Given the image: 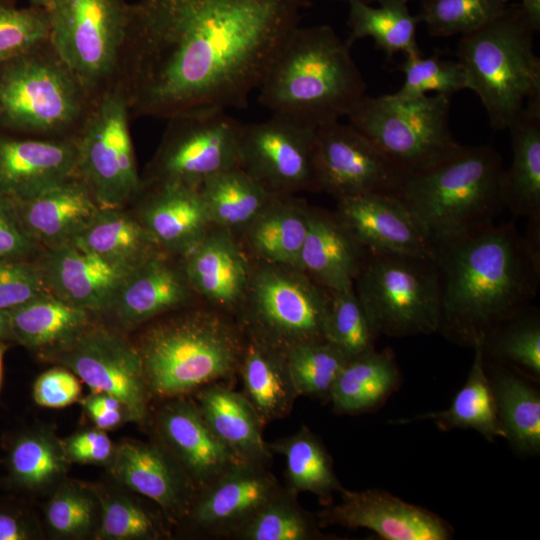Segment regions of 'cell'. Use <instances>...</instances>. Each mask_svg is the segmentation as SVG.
Instances as JSON below:
<instances>
[{"label":"cell","instance_id":"cell-9","mask_svg":"<svg viewBox=\"0 0 540 540\" xmlns=\"http://www.w3.org/2000/svg\"><path fill=\"white\" fill-rule=\"evenodd\" d=\"M330 292L301 269L252 260L248 289L236 320L244 333L285 352L325 340Z\"/></svg>","mask_w":540,"mask_h":540},{"label":"cell","instance_id":"cell-58","mask_svg":"<svg viewBox=\"0 0 540 540\" xmlns=\"http://www.w3.org/2000/svg\"><path fill=\"white\" fill-rule=\"evenodd\" d=\"M10 336L7 314L0 311V338Z\"/></svg>","mask_w":540,"mask_h":540},{"label":"cell","instance_id":"cell-15","mask_svg":"<svg viewBox=\"0 0 540 540\" xmlns=\"http://www.w3.org/2000/svg\"><path fill=\"white\" fill-rule=\"evenodd\" d=\"M315 149L316 128L285 116L242 126L241 168L273 195L318 191Z\"/></svg>","mask_w":540,"mask_h":540},{"label":"cell","instance_id":"cell-12","mask_svg":"<svg viewBox=\"0 0 540 540\" xmlns=\"http://www.w3.org/2000/svg\"><path fill=\"white\" fill-rule=\"evenodd\" d=\"M130 118L126 97L115 84L96 100L77 136L76 176L101 208H124L143 190Z\"/></svg>","mask_w":540,"mask_h":540},{"label":"cell","instance_id":"cell-36","mask_svg":"<svg viewBox=\"0 0 540 540\" xmlns=\"http://www.w3.org/2000/svg\"><path fill=\"white\" fill-rule=\"evenodd\" d=\"M268 447L273 455L279 454L285 459V489L292 494L309 492L328 506L333 494L343 489L328 450L307 426L268 443Z\"/></svg>","mask_w":540,"mask_h":540},{"label":"cell","instance_id":"cell-27","mask_svg":"<svg viewBox=\"0 0 540 540\" xmlns=\"http://www.w3.org/2000/svg\"><path fill=\"white\" fill-rule=\"evenodd\" d=\"M37 265L51 294L91 314L108 312L126 276L71 244L44 249Z\"/></svg>","mask_w":540,"mask_h":540},{"label":"cell","instance_id":"cell-26","mask_svg":"<svg viewBox=\"0 0 540 540\" xmlns=\"http://www.w3.org/2000/svg\"><path fill=\"white\" fill-rule=\"evenodd\" d=\"M10 201L26 233L44 249L69 244L100 208L76 175L30 197Z\"/></svg>","mask_w":540,"mask_h":540},{"label":"cell","instance_id":"cell-48","mask_svg":"<svg viewBox=\"0 0 540 540\" xmlns=\"http://www.w3.org/2000/svg\"><path fill=\"white\" fill-rule=\"evenodd\" d=\"M483 348L539 377L540 324L536 311L528 306L501 323L484 339Z\"/></svg>","mask_w":540,"mask_h":540},{"label":"cell","instance_id":"cell-7","mask_svg":"<svg viewBox=\"0 0 540 540\" xmlns=\"http://www.w3.org/2000/svg\"><path fill=\"white\" fill-rule=\"evenodd\" d=\"M533 34L519 7L509 6L460 39L458 61L494 129L508 128L527 101L540 97V60L533 49Z\"/></svg>","mask_w":540,"mask_h":540},{"label":"cell","instance_id":"cell-52","mask_svg":"<svg viewBox=\"0 0 540 540\" xmlns=\"http://www.w3.org/2000/svg\"><path fill=\"white\" fill-rule=\"evenodd\" d=\"M81 395L78 377L59 366L42 373L33 386L35 402L46 408H63L76 402Z\"/></svg>","mask_w":540,"mask_h":540},{"label":"cell","instance_id":"cell-60","mask_svg":"<svg viewBox=\"0 0 540 540\" xmlns=\"http://www.w3.org/2000/svg\"><path fill=\"white\" fill-rule=\"evenodd\" d=\"M6 350H7L6 344L0 340V382H1V377H2L3 358H4Z\"/></svg>","mask_w":540,"mask_h":540},{"label":"cell","instance_id":"cell-13","mask_svg":"<svg viewBox=\"0 0 540 540\" xmlns=\"http://www.w3.org/2000/svg\"><path fill=\"white\" fill-rule=\"evenodd\" d=\"M167 120L142 177L143 185L170 183L198 188L219 172L241 167L243 124L226 110L188 111Z\"/></svg>","mask_w":540,"mask_h":540},{"label":"cell","instance_id":"cell-43","mask_svg":"<svg viewBox=\"0 0 540 540\" xmlns=\"http://www.w3.org/2000/svg\"><path fill=\"white\" fill-rule=\"evenodd\" d=\"M68 464L61 440L46 430L24 434L15 441L9 454L12 478L32 490L55 484L67 471Z\"/></svg>","mask_w":540,"mask_h":540},{"label":"cell","instance_id":"cell-42","mask_svg":"<svg viewBox=\"0 0 540 540\" xmlns=\"http://www.w3.org/2000/svg\"><path fill=\"white\" fill-rule=\"evenodd\" d=\"M100 500V522L95 538L100 540H159L170 536L166 515L120 493L95 489Z\"/></svg>","mask_w":540,"mask_h":540},{"label":"cell","instance_id":"cell-3","mask_svg":"<svg viewBox=\"0 0 540 540\" xmlns=\"http://www.w3.org/2000/svg\"><path fill=\"white\" fill-rule=\"evenodd\" d=\"M350 46L328 25L298 26L267 68L259 102L316 129L347 117L366 90Z\"/></svg>","mask_w":540,"mask_h":540},{"label":"cell","instance_id":"cell-30","mask_svg":"<svg viewBox=\"0 0 540 540\" xmlns=\"http://www.w3.org/2000/svg\"><path fill=\"white\" fill-rule=\"evenodd\" d=\"M127 275L162 252L136 214L124 208H99L69 243Z\"/></svg>","mask_w":540,"mask_h":540},{"label":"cell","instance_id":"cell-29","mask_svg":"<svg viewBox=\"0 0 540 540\" xmlns=\"http://www.w3.org/2000/svg\"><path fill=\"white\" fill-rule=\"evenodd\" d=\"M193 394L205 422L240 461L270 466L273 454L263 438L264 425L242 392L217 382Z\"/></svg>","mask_w":540,"mask_h":540},{"label":"cell","instance_id":"cell-59","mask_svg":"<svg viewBox=\"0 0 540 540\" xmlns=\"http://www.w3.org/2000/svg\"><path fill=\"white\" fill-rule=\"evenodd\" d=\"M31 6L48 9L53 0H28Z\"/></svg>","mask_w":540,"mask_h":540},{"label":"cell","instance_id":"cell-62","mask_svg":"<svg viewBox=\"0 0 540 540\" xmlns=\"http://www.w3.org/2000/svg\"><path fill=\"white\" fill-rule=\"evenodd\" d=\"M360 1L365 2V3H367V4H371V3H373V2H378V1H380V0H360ZM407 1H409V0H407Z\"/></svg>","mask_w":540,"mask_h":540},{"label":"cell","instance_id":"cell-24","mask_svg":"<svg viewBox=\"0 0 540 540\" xmlns=\"http://www.w3.org/2000/svg\"><path fill=\"white\" fill-rule=\"evenodd\" d=\"M77 137L0 135V194L18 200L76 175Z\"/></svg>","mask_w":540,"mask_h":540},{"label":"cell","instance_id":"cell-41","mask_svg":"<svg viewBox=\"0 0 540 540\" xmlns=\"http://www.w3.org/2000/svg\"><path fill=\"white\" fill-rule=\"evenodd\" d=\"M316 516L305 510L297 495L284 489L266 503L247 523L238 529L232 540H322Z\"/></svg>","mask_w":540,"mask_h":540},{"label":"cell","instance_id":"cell-21","mask_svg":"<svg viewBox=\"0 0 540 540\" xmlns=\"http://www.w3.org/2000/svg\"><path fill=\"white\" fill-rule=\"evenodd\" d=\"M108 466L119 483L156 504L172 524H180L186 517L197 491L156 440L121 442Z\"/></svg>","mask_w":540,"mask_h":540},{"label":"cell","instance_id":"cell-16","mask_svg":"<svg viewBox=\"0 0 540 540\" xmlns=\"http://www.w3.org/2000/svg\"><path fill=\"white\" fill-rule=\"evenodd\" d=\"M317 190L336 200L366 193H391L401 175L382 152L351 124L316 129Z\"/></svg>","mask_w":540,"mask_h":540},{"label":"cell","instance_id":"cell-32","mask_svg":"<svg viewBox=\"0 0 540 540\" xmlns=\"http://www.w3.org/2000/svg\"><path fill=\"white\" fill-rule=\"evenodd\" d=\"M237 376L264 426L291 413L299 395L285 352L245 334Z\"/></svg>","mask_w":540,"mask_h":540},{"label":"cell","instance_id":"cell-44","mask_svg":"<svg viewBox=\"0 0 540 540\" xmlns=\"http://www.w3.org/2000/svg\"><path fill=\"white\" fill-rule=\"evenodd\" d=\"M285 355L298 395L326 401L349 360L326 340L295 345L286 350Z\"/></svg>","mask_w":540,"mask_h":540},{"label":"cell","instance_id":"cell-45","mask_svg":"<svg viewBox=\"0 0 540 540\" xmlns=\"http://www.w3.org/2000/svg\"><path fill=\"white\" fill-rule=\"evenodd\" d=\"M101 505L94 488L78 483H64L45 506V519L51 532L66 539L95 536L100 522Z\"/></svg>","mask_w":540,"mask_h":540},{"label":"cell","instance_id":"cell-20","mask_svg":"<svg viewBox=\"0 0 540 540\" xmlns=\"http://www.w3.org/2000/svg\"><path fill=\"white\" fill-rule=\"evenodd\" d=\"M186 278L206 305L234 318L243 304L252 259L239 237L211 226L201 240L180 257Z\"/></svg>","mask_w":540,"mask_h":540},{"label":"cell","instance_id":"cell-25","mask_svg":"<svg viewBox=\"0 0 540 540\" xmlns=\"http://www.w3.org/2000/svg\"><path fill=\"white\" fill-rule=\"evenodd\" d=\"M137 217L159 249L181 257L212 226L198 188L180 184L144 185Z\"/></svg>","mask_w":540,"mask_h":540},{"label":"cell","instance_id":"cell-37","mask_svg":"<svg viewBox=\"0 0 540 540\" xmlns=\"http://www.w3.org/2000/svg\"><path fill=\"white\" fill-rule=\"evenodd\" d=\"M198 191L213 226L239 236L277 195L271 194L241 167L206 179Z\"/></svg>","mask_w":540,"mask_h":540},{"label":"cell","instance_id":"cell-53","mask_svg":"<svg viewBox=\"0 0 540 540\" xmlns=\"http://www.w3.org/2000/svg\"><path fill=\"white\" fill-rule=\"evenodd\" d=\"M61 442L69 463L109 465L116 448L105 431L97 427L76 432Z\"/></svg>","mask_w":540,"mask_h":540},{"label":"cell","instance_id":"cell-33","mask_svg":"<svg viewBox=\"0 0 540 540\" xmlns=\"http://www.w3.org/2000/svg\"><path fill=\"white\" fill-rule=\"evenodd\" d=\"M508 128L513 158L502 177L504 206L514 216L540 221V97L527 101Z\"/></svg>","mask_w":540,"mask_h":540},{"label":"cell","instance_id":"cell-55","mask_svg":"<svg viewBox=\"0 0 540 540\" xmlns=\"http://www.w3.org/2000/svg\"><path fill=\"white\" fill-rule=\"evenodd\" d=\"M81 403L95 426L104 431L129 421L121 402L108 394L92 392Z\"/></svg>","mask_w":540,"mask_h":540},{"label":"cell","instance_id":"cell-50","mask_svg":"<svg viewBox=\"0 0 540 540\" xmlns=\"http://www.w3.org/2000/svg\"><path fill=\"white\" fill-rule=\"evenodd\" d=\"M49 39L47 9L0 6V64L29 53Z\"/></svg>","mask_w":540,"mask_h":540},{"label":"cell","instance_id":"cell-14","mask_svg":"<svg viewBox=\"0 0 540 540\" xmlns=\"http://www.w3.org/2000/svg\"><path fill=\"white\" fill-rule=\"evenodd\" d=\"M48 359L73 372L94 393L121 402L129 421L145 423L152 395L135 343L104 326L89 325Z\"/></svg>","mask_w":540,"mask_h":540},{"label":"cell","instance_id":"cell-17","mask_svg":"<svg viewBox=\"0 0 540 540\" xmlns=\"http://www.w3.org/2000/svg\"><path fill=\"white\" fill-rule=\"evenodd\" d=\"M283 489L269 467L240 462L196 493L181 523L199 536L230 539Z\"/></svg>","mask_w":540,"mask_h":540},{"label":"cell","instance_id":"cell-63","mask_svg":"<svg viewBox=\"0 0 540 540\" xmlns=\"http://www.w3.org/2000/svg\"><path fill=\"white\" fill-rule=\"evenodd\" d=\"M345 1L349 2L350 0H345Z\"/></svg>","mask_w":540,"mask_h":540},{"label":"cell","instance_id":"cell-19","mask_svg":"<svg viewBox=\"0 0 540 540\" xmlns=\"http://www.w3.org/2000/svg\"><path fill=\"white\" fill-rule=\"evenodd\" d=\"M164 400L154 419L156 441L176 460L197 492L242 462L214 434L195 400L188 396Z\"/></svg>","mask_w":540,"mask_h":540},{"label":"cell","instance_id":"cell-1","mask_svg":"<svg viewBox=\"0 0 540 540\" xmlns=\"http://www.w3.org/2000/svg\"><path fill=\"white\" fill-rule=\"evenodd\" d=\"M306 0L130 4L118 84L132 117L243 108L299 26Z\"/></svg>","mask_w":540,"mask_h":540},{"label":"cell","instance_id":"cell-47","mask_svg":"<svg viewBox=\"0 0 540 540\" xmlns=\"http://www.w3.org/2000/svg\"><path fill=\"white\" fill-rule=\"evenodd\" d=\"M377 337L354 286L330 292L325 340L348 359L374 349Z\"/></svg>","mask_w":540,"mask_h":540},{"label":"cell","instance_id":"cell-54","mask_svg":"<svg viewBox=\"0 0 540 540\" xmlns=\"http://www.w3.org/2000/svg\"><path fill=\"white\" fill-rule=\"evenodd\" d=\"M37 246L22 227L10 199L0 194V259H21Z\"/></svg>","mask_w":540,"mask_h":540},{"label":"cell","instance_id":"cell-46","mask_svg":"<svg viewBox=\"0 0 540 540\" xmlns=\"http://www.w3.org/2000/svg\"><path fill=\"white\" fill-rule=\"evenodd\" d=\"M510 0H421L419 21L437 37L472 33L499 17Z\"/></svg>","mask_w":540,"mask_h":540},{"label":"cell","instance_id":"cell-4","mask_svg":"<svg viewBox=\"0 0 540 540\" xmlns=\"http://www.w3.org/2000/svg\"><path fill=\"white\" fill-rule=\"evenodd\" d=\"M161 316L135 343L152 397L189 396L237 377L245 333L237 320L208 305Z\"/></svg>","mask_w":540,"mask_h":540},{"label":"cell","instance_id":"cell-34","mask_svg":"<svg viewBox=\"0 0 540 540\" xmlns=\"http://www.w3.org/2000/svg\"><path fill=\"white\" fill-rule=\"evenodd\" d=\"M6 314L10 336L47 359L71 344L91 325L92 315L51 293Z\"/></svg>","mask_w":540,"mask_h":540},{"label":"cell","instance_id":"cell-51","mask_svg":"<svg viewBox=\"0 0 540 540\" xmlns=\"http://www.w3.org/2000/svg\"><path fill=\"white\" fill-rule=\"evenodd\" d=\"M50 293L37 263L21 259H0V311L8 313Z\"/></svg>","mask_w":540,"mask_h":540},{"label":"cell","instance_id":"cell-39","mask_svg":"<svg viewBox=\"0 0 540 540\" xmlns=\"http://www.w3.org/2000/svg\"><path fill=\"white\" fill-rule=\"evenodd\" d=\"M348 3V43L369 37L388 58L397 53L404 56L422 54L416 40L419 18L410 14L407 0H380L379 7L360 0Z\"/></svg>","mask_w":540,"mask_h":540},{"label":"cell","instance_id":"cell-31","mask_svg":"<svg viewBox=\"0 0 540 540\" xmlns=\"http://www.w3.org/2000/svg\"><path fill=\"white\" fill-rule=\"evenodd\" d=\"M309 210L294 195L274 196L238 236L250 258L298 268Z\"/></svg>","mask_w":540,"mask_h":540},{"label":"cell","instance_id":"cell-8","mask_svg":"<svg viewBox=\"0 0 540 540\" xmlns=\"http://www.w3.org/2000/svg\"><path fill=\"white\" fill-rule=\"evenodd\" d=\"M354 288L377 335L439 332L441 285L432 257L366 250Z\"/></svg>","mask_w":540,"mask_h":540},{"label":"cell","instance_id":"cell-61","mask_svg":"<svg viewBox=\"0 0 540 540\" xmlns=\"http://www.w3.org/2000/svg\"><path fill=\"white\" fill-rule=\"evenodd\" d=\"M0 6H13L12 0H0Z\"/></svg>","mask_w":540,"mask_h":540},{"label":"cell","instance_id":"cell-40","mask_svg":"<svg viewBox=\"0 0 540 540\" xmlns=\"http://www.w3.org/2000/svg\"><path fill=\"white\" fill-rule=\"evenodd\" d=\"M492 387L498 418L514 447L524 453L540 450V397L526 381L504 371L494 376Z\"/></svg>","mask_w":540,"mask_h":540},{"label":"cell","instance_id":"cell-23","mask_svg":"<svg viewBox=\"0 0 540 540\" xmlns=\"http://www.w3.org/2000/svg\"><path fill=\"white\" fill-rule=\"evenodd\" d=\"M197 299L180 259L159 252L123 278L108 312L131 329L193 306Z\"/></svg>","mask_w":540,"mask_h":540},{"label":"cell","instance_id":"cell-38","mask_svg":"<svg viewBox=\"0 0 540 540\" xmlns=\"http://www.w3.org/2000/svg\"><path fill=\"white\" fill-rule=\"evenodd\" d=\"M483 341L478 340L473 344L474 359L468 378L454 396L450 406L445 410L430 412L411 420L429 419L442 430L474 429L489 441L497 437L505 438L498 418L492 383L485 372Z\"/></svg>","mask_w":540,"mask_h":540},{"label":"cell","instance_id":"cell-56","mask_svg":"<svg viewBox=\"0 0 540 540\" xmlns=\"http://www.w3.org/2000/svg\"><path fill=\"white\" fill-rule=\"evenodd\" d=\"M37 535V527L26 517L15 512L0 511V540H27Z\"/></svg>","mask_w":540,"mask_h":540},{"label":"cell","instance_id":"cell-22","mask_svg":"<svg viewBox=\"0 0 540 540\" xmlns=\"http://www.w3.org/2000/svg\"><path fill=\"white\" fill-rule=\"evenodd\" d=\"M367 251L433 258V246L404 204L390 193L337 200L335 212Z\"/></svg>","mask_w":540,"mask_h":540},{"label":"cell","instance_id":"cell-5","mask_svg":"<svg viewBox=\"0 0 540 540\" xmlns=\"http://www.w3.org/2000/svg\"><path fill=\"white\" fill-rule=\"evenodd\" d=\"M490 146H463L400 178L390 193L411 213L432 246L494 224L505 209L504 173Z\"/></svg>","mask_w":540,"mask_h":540},{"label":"cell","instance_id":"cell-11","mask_svg":"<svg viewBox=\"0 0 540 540\" xmlns=\"http://www.w3.org/2000/svg\"><path fill=\"white\" fill-rule=\"evenodd\" d=\"M50 43L96 101L118 79L129 20L125 0H53Z\"/></svg>","mask_w":540,"mask_h":540},{"label":"cell","instance_id":"cell-2","mask_svg":"<svg viewBox=\"0 0 540 540\" xmlns=\"http://www.w3.org/2000/svg\"><path fill=\"white\" fill-rule=\"evenodd\" d=\"M433 260L441 285L439 332L457 342L484 340L538 292L539 241L512 222L436 243Z\"/></svg>","mask_w":540,"mask_h":540},{"label":"cell","instance_id":"cell-18","mask_svg":"<svg viewBox=\"0 0 540 540\" xmlns=\"http://www.w3.org/2000/svg\"><path fill=\"white\" fill-rule=\"evenodd\" d=\"M339 493V504H330L316 514L321 528H366L385 540H448L453 535L452 527L437 514L386 491L343 488Z\"/></svg>","mask_w":540,"mask_h":540},{"label":"cell","instance_id":"cell-35","mask_svg":"<svg viewBox=\"0 0 540 540\" xmlns=\"http://www.w3.org/2000/svg\"><path fill=\"white\" fill-rule=\"evenodd\" d=\"M399 385L400 373L392 351L372 349L348 360L328 401L336 414L366 413L380 407Z\"/></svg>","mask_w":540,"mask_h":540},{"label":"cell","instance_id":"cell-49","mask_svg":"<svg viewBox=\"0 0 540 540\" xmlns=\"http://www.w3.org/2000/svg\"><path fill=\"white\" fill-rule=\"evenodd\" d=\"M399 69L404 74V82L393 94L400 99L418 98L427 92L450 97L469 89L468 77L460 61L443 60L438 55L405 56Z\"/></svg>","mask_w":540,"mask_h":540},{"label":"cell","instance_id":"cell-6","mask_svg":"<svg viewBox=\"0 0 540 540\" xmlns=\"http://www.w3.org/2000/svg\"><path fill=\"white\" fill-rule=\"evenodd\" d=\"M95 102L50 40L0 64V127L10 132L77 137Z\"/></svg>","mask_w":540,"mask_h":540},{"label":"cell","instance_id":"cell-28","mask_svg":"<svg viewBox=\"0 0 540 540\" xmlns=\"http://www.w3.org/2000/svg\"><path fill=\"white\" fill-rule=\"evenodd\" d=\"M366 250L335 213L311 207L298 268L329 292L354 286Z\"/></svg>","mask_w":540,"mask_h":540},{"label":"cell","instance_id":"cell-10","mask_svg":"<svg viewBox=\"0 0 540 540\" xmlns=\"http://www.w3.org/2000/svg\"><path fill=\"white\" fill-rule=\"evenodd\" d=\"M450 97L400 99L364 95L347 115L401 177L422 170L461 147L449 126Z\"/></svg>","mask_w":540,"mask_h":540},{"label":"cell","instance_id":"cell-57","mask_svg":"<svg viewBox=\"0 0 540 540\" xmlns=\"http://www.w3.org/2000/svg\"><path fill=\"white\" fill-rule=\"evenodd\" d=\"M525 21L534 31L540 30V0H520L518 6Z\"/></svg>","mask_w":540,"mask_h":540}]
</instances>
